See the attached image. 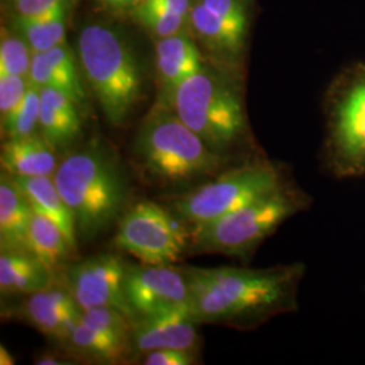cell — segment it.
Listing matches in <instances>:
<instances>
[{
    "label": "cell",
    "mask_w": 365,
    "mask_h": 365,
    "mask_svg": "<svg viewBox=\"0 0 365 365\" xmlns=\"http://www.w3.org/2000/svg\"><path fill=\"white\" fill-rule=\"evenodd\" d=\"M196 322L253 329L279 314L298 309L304 265L272 268H182Z\"/></svg>",
    "instance_id": "obj_1"
},
{
    "label": "cell",
    "mask_w": 365,
    "mask_h": 365,
    "mask_svg": "<svg viewBox=\"0 0 365 365\" xmlns=\"http://www.w3.org/2000/svg\"><path fill=\"white\" fill-rule=\"evenodd\" d=\"M53 180L83 240L106 232L126 202L123 172L103 145L91 144L69 153L58 163Z\"/></svg>",
    "instance_id": "obj_2"
},
{
    "label": "cell",
    "mask_w": 365,
    "mask_h": 365,
    "mask_svg": "<svg viewBox=\"0 0 365 365\" xmlns=\"http://www.w3.org/2000/svg\"><path fill=\"white\" fill-rule=\"evenodd\" d=\"M172 110L182 122L225 155L248 135V120L242 96L235 81L202 68L182 81L173 93Z\"/></svg>",
    "instance_id": "obj_3"
},
{
    "label": "cell",
    "mask_w": 365,
    "mask_h": 365,
    "mask_svg": "<svg viewBox=\"0 0 365 365\" xmlns=\"http://www.w3.org/2000/svg\"><path fill=\"white\" fill-rule=\"evenodd\" d=\"M134 157L152 180L182 184L217 173L226 156L215 152L175 113H157L134 141Z\"/></svg>",
    "instance_id": "obj_4"
},
{
    "label": "cell",
    "mask_w": 365,
    "mask_h": 365,
    "mask_svg": "<svg viewBox=\"0 0 365 365\" xmlns=\"http://www.w3.org/2000/svg\"><path fill=\"white\" fill-rule=\"evenodd\" d=\"M78 60L84 78L107 120L123 125L141 99L140 66L125 41L108 27L86 26L78 34Z\"/></svg>",
    "instance_id": "obj_5"
},
{
    "label": "cell",
    "mask_w": 365,
    "mask_h": 365,
    "mask_svg": "<svg viewBox=\"0 0 365 365\" xmlns=\"http://www.w3.org/2000/svg\"><path fill=\"white\" fill-rule=\"evenodd\" d=\"M309 205L310 196L286 182L217 221L194 226L192 247L197 252L245 259L283 222Z\"/></svg>",
    "instance_id": "obj_6"
},
{
    "label": "cell",
    "mask_w": 365,
    "mask_h": 365,
    "mask_svg": "<svg viewBox=\"0 0 365 365\" xmlns=\"http://www.w3.org/2000/svg\"><path fill=\"white\" fill-rule=\"evenodd\" d=\"M324 164L339 179L365 175V64L348 66L325 99Z\"/></svg>",
    "instance_id": "obj_7"
},
{
    "label": "cell",
    "mask_w": 365,
    "mask_h": 365,
    "mask_svg": "<svg viewBox=\"0 0 365 365\" xmlns=\"http://www.w3.org/2000/svg\"><path fill=\"white\" fill-rule=\"evenodd\" d=\"M288 182L282 168L265 158H249L223 170L173 202V212L192 227L217 221Z\"/></svg>",
    "instance_id": "obj_8"
},
{
    "label": "cell",
    "mask_w": 365,
    "mask_h": 365,
    "mask_svg": "<svg viewBox=\"0 0 365 365\" xmlns=\"http://www.w3.org/2000/svg\"><path fill=\"white\" fill-rule=\"evenodd\" d=\"M176 212L153 202H138L118 225L115 245L150 265H170L179 260L191 241L192 230Z\"/></svg>",
    "instance_id": "obj_9"
},
{
    "label": "cell",
    "mask_w": 365,
    "mask_h": 365,
    "mask_svg": "<svg viewBox=\"0 0 365 365\" xmlns=\"http://www.w3.org/2000/svg\"><path fill=\"white\" fill-rule=\"evenodd\" d=\"M128 265L114 253L92 256L68 267L66 287L81 310L113 307L137 324L125 292Z\"/></svg>",
    "instance_id": "obj_10"
},
{
    "label": "cell",
    "mask_w": 365,
    "mask_h": 365,
    "mask_svg": "<svg viewBox=\"0 0 365 365\" xmlns=\"http://www.w3.org/2000/svg\"><path fill=\"white\" fill-rule=\"evenodd\" d=\"M125 292L137 321L188 306L190 302L185 274L170 265H128Z\"/></svg>",
    "instance_id": "obj_11"
},
{
    "label": "cell",
    "mask_w": 365,
    "mask_h": 365,
    "mask_svg": "<svg viewBox=\"0 0 365 365\" xmlns=\"http://www.w3.org/2000/svg\"><path fill=\"white\" fill-rule=\"evenodd\" d=\"M197 325L190 306L141 318L133 329V352L145 354L157 349L195 352L199 344Z\"/></svg>",
    "instance_id": "obj_12"
},
{
    "label": "cell",
    "mask_w": 365,
    "mask_h": 365,
    "mask_svg": "<svg viewBox=\"0 0 365 365\" xmlns=\"http://www.w3.org/2000/svg\"><path fill=\"white\" fill-rule=\"evenodd\" d=\"M83 310L69 289L56 283L36 294L27 295L18 307V318L36 327L49 339L66 342L81 319Z\"/></svg>",
    "instance_id": "obj_13"
},
{
    "label": "cell",
    "mask_w": 365,
    "mask_h": 365,
    "mask_svg": "<svg viewBox=\"0 0 365 365\" xmlns=\"http://www.w3.org/2000/svg\"><path fill=\"white\" fill-rule=\"evenodd\" d=\"M27 80L38 90L52 87L66 92L80 107L86 102L76 58L66 42L46 52L34 53Z\"/></svg>",
    "instance_id": "obj_14"
},
{
    "label": "cell",
    "mask_w": 365,
    "mask_h": 365,
    "mask_svg": "<svg viewBox=\"0 0 365 365\" xmlns=\"http://www.w3.org/2000/svg\"><path fill=\"white\" fill-rule=\"evenodd\" d=\"M78 108L66 92L52 87L41 88L39 133L57 153L71 148L81 135Z\"/></svg>",
    "instance_id": "obj_15"
},
{
    "label": "cell",
    "mask_w": 365,
    "mask_h": 365,
    "mask_svg": "<svg viewBox=\"0 0 365 365\" xmlns=\"http://www.w3.org/2000/svg\"><path fill=\"white\" fill-rule=\"evenodd\" d=\"M156 66L164 102L172 105L173 93L187 78L203 68L202 56L195 43L180 34L160 38L156 45Z\"/></svg>",
    "instance_id": "obj_16"
},
{
    "label": "cell",
    "mask_w": 365,
    "mask_h": 365,
    "mask_svg": "<svg viewBox=\"0 0 365 365\" xmlns=\"http://www.w3.org/2000/svg\"><path fill=\"white\" fill-rule=\"evenodd\" d=\"M0 155L3 170L11 176H53L58 167L57 152L41 133L6 138Z\"/></svg>",
    "instance_id": "obj_17"
},
{
    "label": "cell",
    "mask_w": 365,
    "mask_h": 365,
    "mask_svg": "<svg viewBox=\"0 0 365 365\" xmlns=\"http://www.w3.org/2000/svg\"><path fill=\"white\" fill-rule=\"evenodd\" d=\"M54 284V272L26 250H1V294L31 295Z\"/></svg>",
    "instance_id": "obj_18"
},
{
    "label": "cell",
    "mask_w": 365,
    "mask_h": 365,
    "mask_svg": "<svg viewBox=\"0 0 365 365\" xmlns=\"http://www.w3.org/2000/svg\"><path fill=\"white\" fill-rule=\"evenodd\" d=\"M34 211L10 173L0 178V247L1 250H27V235Z\"/></svg>",
    "instance_id": "obj_19"
},
{
    "label": "cell",
    "mask_w": 365,
    "mask_h": 365,
    "mask_svg": "<svg viewBox=\"0 0 365 365\" xmlns=\"http://www.w3.org/2000/svg\"><path fill=\"white\" fill-rule=\"evenodd\" d=\"M18 187L24 191L34 212L52 220L66 235L71 247L78 249V230L71 210L60 195L53 176H13Z\"/></svg>",
    "instance_id": "obj_20"
},
{
    "label": "cell",
    "mask_w": 365,
    "mask_h": 365,
    "mask_svg": "<svg viewBox=\"0 0 365 365\" xmlns=\"http://www.w3.org/2000/svg\"><path fill=\"white\" fill-rule=\"evenodd\" d=\"M66 344L75 357L108 364L125 361L133 351L130 342L115 339L96 327L87 325L81 319L66 339Z\"/></svg>",
    "instance_id": "obj_21"
},
{
    "label": "cell",
    "mask_w": 365,
    "mask_h": 365,
    "mask_svg": "<svg viewBox=\"0 0 365 365\" xmlns=\"http://www.w3.org/2000/svg\"><path fill=\"white\" fill-rule=\"evenodd\" d=\"M27 250L48 265L53 272L75 252L63 230L49 218L33 214L27 235Z\"/></svg>",
    "instance_id": "obj_22"
},
{
    "label": "cell",
    "mask_w": 365,
    "mask_h": 365,
    "mask_svg": "<svg viewBox=\"0 0 365 365\" xmlns=\"http://www.w3.org/2000/svg\"><path fill=\"white\" fill-rule=\"evenodd\" d=\"M66 0H61L48 13L33 18H16V29L33 53L46 52L66 42Z\"/></svg>",
    "instance_id": "obj_23"
},
{
    "label": "cell",
    "mask_w": 365,
    "mask_h": 365,
    "mask_svg": "<svg viewBox=\"0 0 365 365\" xmlns=\"http://www.w3.org/2000/svg\"><path fill=\"white\" fill-rule=\"evenodd\" d=\"M191 24L199 37L218 52L235 57L244 49L247 34L225 22L203 1L191 10Z\"/></svg>",
    "instance_id": "obj_24"
},
{
    "label": "cell",
    "mask_w": 365,
    "mask_h": 365,
    "mask_svg": "<svg viewBox=\"0 0 365 365\" xmlns=\"http://www.w3.org/2000/svg\"><path fill=\"white\" fill-rule=\"evenodd\" d=\"M41 113V90L29 83L26 93L13 113L1 120V131L6 138L27 137L37 133Z\"/></svg>",
    "instance_id": "obj_25"
},
{
    "label": "cell",
    "mask_w": 365,
    "mask_h": 365,
    "mask_svg": "<svg viewBox=\"0 0 365 365\" xmlns=\"http://www.w3.org/2000/svg\"><path fill=\"white\" fill-rule=\"evenodd\" d=\"M33 54L30 45L21 34L3 37L0 42V76L16 75L27 78Z\"/></svg>",
    "instance_id": "obj_26"
},
{
    "label": "cell",
    "mask_w": 365,
    "mask_h": 365,
    "mask_svg": "<svg viewBox=\"0 0 365 365\" xmlns=\"http://www.w3.org/2000/svg\"><path fill=\"white\" fill-rule=\"evenodd\" d=\"M134 11L137 19L160 38L178 34L187 19L180 14L173 13L165 7L148 3L145 0L134 9Z\"/></svg>",
    "instance_id": "obj_27"
},
{
    "label": "cell",
    "mask_w": 365,
    "mask_h": 365,
    "mask_svg": "<svg viewBox=\"0 0 365 365\" xmlns=\"http://www.w3.org/2000/svg\"><path fill=\"white\" fill-rule=\"evenodd\" d=\"M81 321L90 327H96L107 334L131 344L134 322L123 313L113 307H95L84 310Z\"/></svg>",
    "instance_id": "obj_28"
},
{
    "label": "cell",
    "mask_w": 365,
    "mask_h": 365,
    "mask_svg": "<svg viewBox=\"0 0 365 365\" xmlns=\"http://www.w3.org/2000/svg\"><path fill=\"white\" fill-rule=\"evenodd\" d=\"M29 80L24 76L6 75L0 76V118L4 120L16 106L21 103L26 93Z\"/></svg>",
    "instance_id": "obj_29"
},
{
    "label": "cell",
    "mask_w": 365,
    "mask_h": 365,
    "mask_svg": "<svg viewBox=\"0 0 365 365\" xmlns=\"http://www.w3.org/2000/svg\"><path fill=\"white\" fill-rule=\"evenodd\" d=\"M210 10L218 14L225 22L238 31H248V11L244 0H202Z\"/></svg>",
    "instance_id": "obj_30"
},
{
    "label": "cell",
    "mask_w": 365,
    "mask_h": 365,
    "mask_svg": "<svg viewBox=\"0 0 365 365\" xmlns=\"http://www.w3.org/2000/svg\"><path fill=\"white\" fill-rule=\"evenodd\" d=\"M144 364L146 365H191L195 364V352L182 349H157L145 353Z\"/></svg>",
    "instance_id": "obj_31"
},
{
    "label": "cell",
    "mask_w": 365,
    "mask_h": 365,
    "mask_svg": "<svg viewBox=\"0 0 365 365\" xmlns=\"http://www.w3.org/2000/svg\"><path fill=\"white\" fill-rule=\"evenodd\" d=\"M61 0H10L18 13V16L25 18H33L48 13Z\"/></svg>",
    "instance_id": "obj_32"
},
{
    "label": "cell",
    "mask_w": 365,
    "mask_h": 365,
    "mask_svg": "<svg viewBox=\"0 0 365 365\" xmlns=\"http://www.w3.org/2000/svg\"><path fill=\"white\" fill-rule=\"evenodd\" d=\"M148 3H153L157 6H161V7H165L173 13L180 14L182 16H188V13L191 11L190 10V0H145Z\"/></svg>",
    "instance_id": "obj_33"
},
{
    "label": "cell",
    "mask_w": 365,
    "mask_h": 365,
    "mask_svg": "<svg viewBox=\"0 0 365 365\" xmlns=\"http://www.w3.org/2000/svg\"><path fill=\"white\" fill-rule=\"evenodd\" d=\"M99 1L113 10H128V9H135L144 0H99Z\"/></svg>",
    "instance_id": "obj_34"
},
{
    "label": "cell",
    "mask_w": 365,
    "mask_h": 365,
    "mask_svg": "<svg viewBox=\"0 0 365 365\" xmlns=\"http://www.w3.org/2000/svg\"><path fill=\"white\" fill-rule=\"evenodd\" d=\"M36 364L58 365L71 364V363H69V361H63V357H61V356H56V354H52V353H46V354H42V356L37 357Z\"/></svg>",
    "instance_id": "obj_35"
},
{
    "label": "cell",
    "mask_w": 365,
    "mask_h": 365,
    "mask_svg": "<svg viewBox=\"0 0 365 365\" xmlns=\"http://www.w3.org/2000/svg\"><path fill=\"white\" fill-rule=\"evenodd\" d=\"M14 363H15V361H14L13 356L1 345V346H0V364L13 365Z\"/></svg>",
    "instance_id": "obj_36"
}]
</instances>
